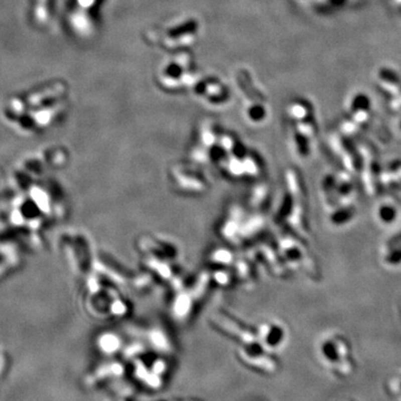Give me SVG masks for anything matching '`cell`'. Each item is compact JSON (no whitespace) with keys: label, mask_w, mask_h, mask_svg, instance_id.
Here are the masks:
<instances>
[{"label":"cell","mask_w":401,"mask_h":401,"mask_svg":"<svg viewBox=\"0 0 401 401\" xmlns=\"http://www.w3.org/2000/svg\"><path fill=\"white\" fill-rule=\"evenodd\" d=\"M351 216H352V212L351 211H349V210L339 211V212L336 213V214L333 215L332 220H333V222H336L337 224H342L343 222L349 221L350 219H351Z\"/></svg>","instance_id":"obj_4"},{"label":"cell","mask_w":401,"mask_h":401,"mask_svg":"<svg viewBox=\"0 0 401 401\" xmlns=\"http://www.w3.org/2000/svg\"><path fill=\"white\" fill-rule=\"evenodd\" d=\"M387 261L390 263V264H398V263L401 262V248L400 250L394 251L393 253L391 252L390 254L387 256Z\"/></svg>","instance_id":"obj_5"},{"label":"cell","mask_w":401,"mask_h":401,"mask_svg":"<svg viewBox=\"0 0 401 401\" xmlns=\"http://www.w3.org/2000/svg\"><path fill=\"white\" fill-rule=\"evenodd\" d=\"M379 215H380V217H381V220L383 222L389 223V222H391V221H393L395 219V210L393 209L392 206L385 205V206H382L381 209H380Z\"/></svg>","instance_id":"obj_3"},{"label":"cell","mask_w":401,"mask_h":401,"mask_svg":"<svg viewBox=\"0 0 401 401\" xmlns=\"http://www.w3.org/2000/svg\"><path fill=\"white\" fill-rule=\"evenodd\" d=\"M400 389H401V384H400Z\"/></svg>","instance_id":"obj_6"},{"label":"cell","mask_w":401,"mask_h":401,"mask_svg":"<svg viewBox=\"0 0 401 401\" xmlns=\"http://www.w3.org/2000/svg\"><path fill=\"white\" fill-rule=\"evenodd\" d=\"M262 343L269 349H278L286 341V331L278 323L268 322L261 324L258 330Z\"/></svg>","instance_id":"obj_1"},{"label":"cell","mask_w":401,"mask_h":401,"mask_svg":"<svg viewBox=\"0 0 401 401\" xmlns=\"http://www.w3.org/2000/svg\"><path fill=\"white\" fill-rule=\"evenodd\" d=\"M322 352H323V356L326 357L329 361L331 362H337L339 361V352H338V349L336 347V344L331 341H327L326 343L322 346Z\"/></svg>","instance_id":"obj_2"}]
</instances>
